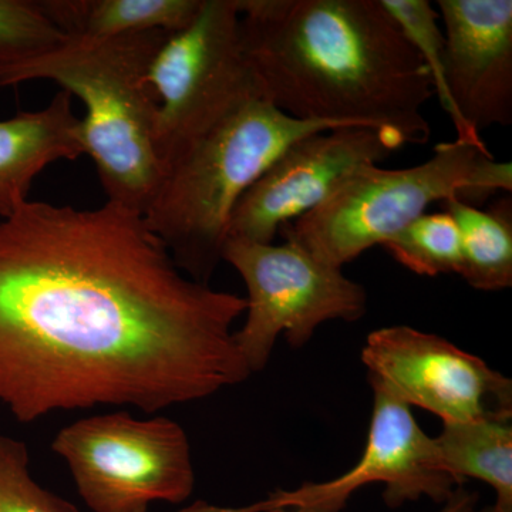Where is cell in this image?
<instances>
[{"label": "cell", "mask_w": 512, "mask_h": 512, "mask_svg": "<svg viewBox=\"0 0 512 512\" xmlns=\"http://www.w3.org/2000/svg\"><path fill=\"white\" fill-rule=\"evenodd\" d=\"M247 299L185 275L143 215L26 201L0 222V402L153 414L252 375L234 338Z\"/></svg>", "instance_id": "cell-1"}, {"label": "cell", "mask_w": 512, "mask_h": 512, "mask_svg": "<svg viewBox=\"0 0 512 512\" xmlns=\"http://www.w3.org/2000/svg\"><path fill=\"white\" fill-rule=\"evenodd\" d=\"M259 92L286 116L426 144V64L382 0H237Z\"/></svg>", "instance_id": "cell-2"}, {"label": "cell", "mask_w": 512, "mask_h": 512, "mask_svg": "<svg viewBox=\"0 0 512 512\" xmlns=\"http://www.w3.org/2000/svg\"><path fill=\"white\" fill-rule=\"evenodd\" d=\"M163 30L116 37L67 36L50 52L0 66V87L50 80L86 107L84 154L92 158L110 202L146 214L164 180L157 154L160 100L150 82Z\"/></svg>", "instance_id": "cell-3"}, {"label": "cell", "mask_w": 512, "mask_h": 512, "mask_svg": "<svg viewBox=\"0 0 512 512\" xmlns=\"http://www.w3.org/2000/svg\"><path fill=\"white\" fill-rule=\"evenodd\" d=\"M338 127L346 126L296 120L262 94L249 97L167 171L143 215L147 227L185 275L210 284L245 191L299 138Z\"/></svg>", "instance_id": "cell-4"}, {"label": "cell", "mask_w": 512, "mask_h": 512, "mask_svg": "<svg viewBox=\"0 0 512 512\" xmlns=\"http://www.w3.org/2000/svg\"><path fill=\"white\" fill-rule=\"evenodd\" d=\"M500 191H512L510 161H497L490 150L456 138L434 147L433 156L414 167L356 168L322 204L279 234L320 262L343 269L367 249L383 247L436 202L457 198L477 207Z\"/></svg>", "instance_id": "cell-5"}, {"label": "cell", "mask_w": 512, "mask_h": 512, "mask_svg": "<svg viewBox=\"0 0 512 512\" xmlns=\"http://www.w3.org/2000/svg\"><path fill=\"white\" fill-rule=\"evenodd\" d=\"M52 448L93 512H147L153 503H184L194 491L190 441L168 417H87L60 430Z\"/></svg>", "instance_id": "cell-6"}, {"label": "cell", "mask_w": 512, "mask_h": 512, "mask_svg": "<svg viewBox=\"0 0 512 512\" xmlns=\"http://www.w3.org/2000/svg\"><path fill=\"white\" fill-rule=\"evenodd\" d=\"M222 261L234 266L247 286V319L234 338L251 373L265 369L279 336L299 349L323 323L356 322L366 315L363 285L292 242L228 239Z\"/></svg>", "instance_id": "cell-7"}, {"label": "cell", "mask_w": 512, "mask_h": 512, "mask_svg": "<svg viewBox=\"0 0 512 512\" xmlns=\"http://www.w3.org/2000/svg\"><path fill=\"white\" fill-rule=\"evenodd\" d=\"M150 82L160 100L157 154L165 177L192 143L261 94L242 49L237 0H204L194 22L158 50Z\"/></svg>", "instance_id": "cell-8"}, {"label": "cell", "mask_w": 512, "mask_h": 512, "mask_svg": "<svg viewBox=\"0 0 512 512\" xmlns=\"http://www.w3.org/2000/svg\"><path fill=\"white\" fill-rule=\"evenodd\" d=\"M373 410L365 450L342 476L323 483L276 488L247 507L198 503L178 512H343L350 498L369 484H383V501L396 510L421 498L444 504L463 484L440 468L436 444L414 419L412 409L392 394L372 387Z\"/></svg>", "instance_id": "cell-9"}, {"label": "cell", "mask_w": 512, "mask_h": 512, "mask_svg": "<svg viewBox=\"0 0 512 512\" xmlns=\"http://www.w3.org/2000/svg\"><path fill=\"white\" fill-rule=\"evenodd\" d=\"M370 387L443 423L512 419V380L450 340L412 326L367 335L360 355Z\"/></svg>", "instance_id": "cell-10"}, {"label": "cell", "mask_w": 512, "mask_h": 512, "mask_svg": "<svg viewBox=\"0 0 512 512\" xmlns=\"http://www.w3.org/2000/svg\"><path fill=\"white\" fill-rule=\"evenodd\" d=\"M379 128L346 126L299 138L245 191L228 239L272 244L279 229L315 210L356 168L379 165L403 147Z\"/></svg>", "instance_id": "cell-11"}, {"label": "cell", "mask_w": 512, "mask_h": 512, "mask_svg": "<svg viewBox=\"0 0 512 512\" xmlns=\"http://www.w3.org/2000/svg\"><path fill=\"white\" fill-rule=\"evenodd\" d=\"M444 80L458 119L474 136L512 123L511 0H439ZM481 137V136H480Z\"/></svg>", "instance_id": "cell-12"}, {"label": "cell", "mask_w": 512, "mask_h": 512, "mask_svg": "<svg viewBox=\"0 0 512 512\" xmlns=\"http://www.w3.org/2000/svg\"><path fill=\"white\" fill-rule=\"evenodd\" d=\"M72 96L60 90L45 109L0 120V218L29 201L37 175L59 160L84 156Z\"/></svg>", "instance_id": "cell-13"}, {"label": "cell", "mask_w": 512, "mask_h": 512, "mask_svg": "<svg viewBox=\"0 0 512 512\" xmlns=\"http://www.w3.org/2000/svg\"><path fill=\"white\" fill-rule=\"evenodd\" d=\"M204 0H42L66 36L116 37L130 33L175 35L194 22Z\"/></svg>", "instance_id": "cell-14"}, {"label": "cell", "mask_w": 512, "mask_h": 512, "mask_svg": "<svg viewBox=\"0 0 512 512\" xmlns=\"http://www.w3.org/2000/svg\"><path fill=\"white\" fill-rule=\"evenodd\" d=\"M441 470L466 483L476 478L490 485L497 505L512 512V419H478L443 423L433 437Z\"/></svg>", "instance_id": "cell-15"}, {"label": "cell", "mask_w": 512, "mask_h": 512, "mask_svg": "<svg viewBox=\"0 0 512 512\" xmlns=\"http://www.w3.org/2000/svg\"><path fill=\"white\" fill-rule=\"evenodd\" d=\"M456 221L461 238L458 275L476 291L498 292L512 286V202L501 198L491 210L457 200L441 202Z\"/></svg>", "instance_id": "cell-16"}, {"label": "cell", "mask_w": 512, "mask_h": 512, "mask_svg": "<svg viewBox=\"0 0 512 512\" xmlns=\"http://www.w3.org/2000/svg\"><path fill=\"white\" fill-rule=\"evenodd\" d=\"M383 248L413 274L437 276L460 271V231L447 211L421 215Z\"/></svg>", "instance_id": "cell-17"}, {"label": "cell", "mask_w": 512, "mask_h": 512, "mask_svg": "<svg viewBox=\"0 0 512 512\" xmlns=\"http://www.w3.org/2000/svg\"><path fill=\"white\" fill-rule=\"evenodd\" d=\"M382 3L426 64L434 93L439 96L441 107L456 128L457 140L473 144L481 150H488L483 138L474 136L463 126L451 103L444 80V35L439 25L437 9L427 0H382Z\"/></svg>", "instance_id": "cell-18"}, {"label": "cell", "mask_w": 512, "mask_h": 512, "mask_svg": "<svg viewBox=\"0 0 512 512\" xmlns=\"http://www.w3.org/2000/svg\"><path fill=\"white\" fill-rule=\"evenodd\" d=\"M66 39L42 0H0V66L35 59Z\"/></svg>", "instance_id": "cell-19"}, {"label": "cell", "mask_w": 512, "mask_h": 512, "mask_svg": "<svg viewBox=\"0 0 512 512\" xmlns=\"http://www.w3.org/2000/svg\"><path fill=\"white\" fill-rule=\"evenodd\" d=\"M0 512H79L30 473L28 446L0 434Z\"/></svg>", "instance_id": "cell-20"}, {"label": "cell", "mask_w": 512, "mask_h": 512, "mask_svg": "<svg viewBox=\"0 0 512 512\" xmlns=\"http://www.w3.org/2000/svg\"><path fill=\"white\" fill-rule=\"evenodd\" d=\"M477 504L478 493H471L464 487H458L439 512H474L477 510Z\"/></svg>", "instance_id": "cell-21"}, {"label": "cell", "mask_w": 512, "mask_h": 512, "mask_svg": "<svg viewBox=\"0 0 512 512\" xmlns=\"http://www.w3.org/2000/svg\"><path fill=\"white\" fill-rule=\"evenodd\" d=\"M474 512H504L497 507V505H488V507L483 508V510H476Z\"/></svg>", "instance_id": "cell-22"}]
</instances>
